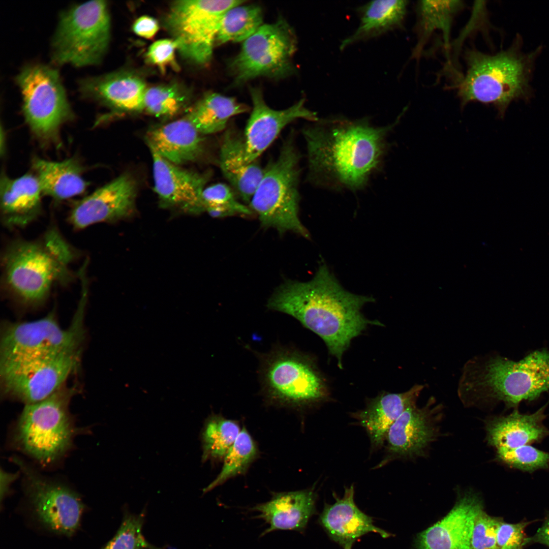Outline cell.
Here are the masks:
<instances>
[{
	"mask_svg": "<svg viewBox=\"0 0 549 549\" xmlns=\"http://www.w3.org/2000/svg\"><path fill=\"white\" fill-rule=\"evenodd\" d=\"M372 296L346 290L327 265H320L307 282L287 281L268 299V309L287 314L319 336L342 368V356L353 339L369 325H382L361 312Z\"/></svg>",
	"mask_w": 549,
	"mask_h": 549,
	"instance_id": "7a4b0ae2",
	"label": "cell"
},
{
	"mask_svg": "<svg viewBox=\"0 0 549 549\" xmlns=\"http://www.w3.org/2000/svg\"><path fill=\"white\" fill-rule=\"evenodd\" d=\"M263 24L260 7L256 5L235 6L222 16L216 43L220 45L230 42H243Z\"/></svg>",
	"mask_w": 549,
	"mask_h": 549,
	"instance_id": "d6a6232c",
	"label": "cell"
},
{
	"mask_svg": "<svg viewBox=\"0 0 549 549\" xmlns=\"http://www.w3.org/2000/svg\"><path fill=\"white\" fill-rule=\"evenodd\" d=\"M260 374L263 391L271 402L301 407L325 399V383L313 362L304 354L277 347L261 358Z\"/></svg>",
	"mask_w": 549,
	"mask_h": 549,
	"instance_id": "8fae6325",
	"label": "cell"
},
{
	"mask_svg": "<svg viewBox=\"0 0 549 549\" xmlns=\"http://www.w3.org/2000/svg\"><path fill=\"white\" fill-rule=\"evenodd\" d=\"M333 496L335 502L324 505L318 522L329 538L343 549H352L359 538L370 532L377 533L384 538L392 536L374 525L372 517L356 506L353 484L345 488L342 498Z\"/></svg>",
	"mask_w": 549,
	"mask_h": 549,
	"instance_id": "44dd1931",
	"label": "cell"
},
{
	"mask_svg": "<svg viewBox=\"0 0 549 549\" xmlns=\"http://www.w3.org/2000/svg\"><path fill=\"white\" fill-rule=\"evenodd\" d=\"M87 294L82 293L70 326L62 328L53 311L40 319L5 322L0 340V363L53 356L81 348Z\"/></svg>",
	"mask_w": 549,
	"mask_h": 549,
	"instance_id": "9c48e42d",
	"label": "cell"
},
{
	"mask_svg": "<svg viewBox=\"0 0 549 549\" xmlns=\"http://www.w3.org/2000/svg\"><path fill=\"white\" fill-rule=\"evenodd\" d=\"M15 81L25 121L33 134L43 142H56L60 127L74 117L58 70L43 64H28Z\"/></svg>",
	"mask_w": 549,
	"mask_h": 549,
	"instance_id": "30bf717a",
	"label": "cell"
},
{
	"mask_svg": "<svg viewBox=\"0 0 549 549\" xmlns=\"http://www.w3.org/2000/svg\"><path fill=\"white\" fill-rule=\"evenodd\" d=\"M294 138L293 134L288 136L277 159L264 168L249 207L263 227L274 228L280 234L291 231L309 238V231L299 218L300 156Z\"/></svg>",
	"mask_w": 549,
	"mask_h": 549,
	"instance_id": "52a82bcc",
	"label": "cell"
},
{
	"mask_svg": "<svg viewBox=\"0 0 549 549\" xmlns=\"http://www.w3.org/2000/svg\"><path fill=\"white\" fill-rule=\"evenodd\" d=\"M219 164L221 172L240 198L249 204L263 174L258 160L247 163L245 159L243 134L233 128H227L222 137Z\"/></svg>",
	"mask_w": 549,
	"mask_h": 549,
	"instance_id": "83f0119b",
	"label": "cell"
},
{
	"mask_svg": "<svg viewBox=\"0 0 549 549\" xmlns=\"http://www.w3.org/2000/svg\"><path fill=\"white\" fill-rule=\"evenodd\" d=\"M295 33L283 18L263 24L242 42L239 53L230 61L229 69L234 85L259 77L281 78L295 69L293 56L296 50Z\"/></svg>",
	"mask_w": 549,
	"mask_h": 549,
	"instance_id": "7c38bea8",
	"label": "cell"
},
{
	"mask_svg": "<svg viewBox=\"0 0 549 549\" xmlns=\"http://www.w3.org/2000/svg\"><path fill=\"white\" fill-rule=\"evenodd\" d=\"M530 543H539L549 546V517L533 536L528 537V544Z\"/></svg>",
	"mask_w": 549,
	"mask_h": 549,
	"instance_id": "ee69618b",
	"label": "cell"
},
{
	"mask_svg": "<svg viewBox=\"0 0 549 549\" xmlns=\"http://www.w3.org/2000/svg\"><path fill=\"white\" fill-rule=\"evenodd\" d=\"M248 110L234 98L212 93L205 96L185 117L201 134H212L225 131L230 118Z\"/></svg>",
	"mask_w": 549,
	"mask_h": 549,
	"instance_id": "4dcf8cb0",
	"label": "cell"
},
{
	"mask_svg": "<svg viewBox=\"0 0 549 549\" xmlns=\"http://www.w3.org/2000/svg\"><path fill=\"white\" fill-rule=\"evenodd\" d=\"M502 521L487 514L484 510L476 515L471 537L472 549H499L497 543V534L500 523Z\"/></svg>",
	"mask_w": 549,
	"mask_h": 549,
	"instance_id": "ab89813d",
	"label": "cell"
},
{
	"mask_svg": "<svg viewBox=\"0 0 549 549\" xmlns=\"http://www.w3.org/2000/svg\"><path fill=\"white\" fill-rule=\"evenodd\" d=\"M522 46L517 36L508 49L495 54L467 50L466 71L457 86L461 107L472 102L491 104L503 118L511 102L529 100L535 63L542 48L524 53Z\"/></svg>",
	"mask_w": 549,
	"mask_h": 549,
	"instance_id": "277c9868",
	"label": "cell"
},
{
	"mask_svg": "<svg viewBox=\"0 0 549 549\" xmlns=\"http://www.w3.org/2000/svg\"><path fill=\"white\" fill-rule=\"evenodd\" d=\"M496 449L497 459L510 468L529 473L549 468V452L530 445Z\"/></svg>",
	"mask_w": 549,
	"mask_h": 549,
	"instance_id": "f35d334b",
	"label": "cell"
},
{
	"mask_svg": "<svg viewBox=\"0 0 549 549\" xmlns=\"http://www.w3.org/2000/svg\"><path fill=\"white\" fill-rule=\"evenodd\" d=\"M548 404L533 413H521L515 408L509 414L489 419L485 425L487 443L497 449L541 442L549 436V429L543 424Z\"/></svg>",
	"mask_w": 549,
	"mask_h": 549,
	"instance_id": "cb8c5ba5",
	"label": "cell"
},
{
	"mask_svg": "<svg viewBox=\"0 0 549 549\" xmlns=\"http://www.w3.org/2000/svg\"><path fill=\"white\" fill-rule=\"evenodd\" d=\"M435 404V399L431 398L422 407L411 406L392 423L385 438V456L377 468L396 459L424 455L437 435V421L442 406Z\"/></svg>",
	"mask_w": 549,
	"mask_h": 549,
	"instance_id": "2e32d148",
	"label": "cell"
},
{
	"mask_svg": "<svg viewBox=\"0 0 549 549\" xmlns=\"http://www.w3.org/2000/svg\"><path fill=\"white\" fill-rule=\"evenodd\" d=\"M149 148L154 189L161 205L191 214L204 212L202 195L210 174L184 169Z\"/></svg>",
	"mask_w": 549,
	"mask_h": 549,
	"instance_id": "d6986e66",
	"label": "cell"
},
{
	"mask_svg": "<svg viewBox=\"0 0 549 549\" xmlns=\"http://www.w3.org/2000/svg\"><path fill=\"white\" fill-rule=\"evenodd\" d=\"M202 198L204 211L215 218L252 213L249 206L240 203L232 188L225 184L218 183L205 187Z\"/></svg>",
	"mask_w": 549,
	"mask_h": 549,
	"instance_id": "d590c367",
	"label": "cell"
},
{
	"mask_svg": "<svg viewBox=\"0 0 549 549\" xmlns=\"http://www.w3.org/2000/svg\"><path fill=\"white\" fill-rule=\"evenodd\" d=\"M383 127L367 118L319 119L306 127L308 179L317 185L356 191L364 187L380 167L387 150L386 137L399 122Z\"/></svg>",
	"mask_w": 549,
	"mask_h": 549,
	"instance_id": "6da1fadb",
	"label": "cell"
},
{
	"mask_svg": "<svg viewBox=\"0 0 549 549\" xmlns=\"http://www.w3.org/2000/svg\"><path fill=\"white\" fill-rule=\"evenodd\" d=\"M145 514L125 509L121 525L113 537L102 549H162L149 543L142 534Z\"/></svg>",
	"mask_w": 549,
	"mask_h": 549,
	"instance_id": "8d00e7d4",
	"label": "cell"
},
{
	"mask_svg": "<svg viewBox=\"0 0 549 549\" xmlns=\"http://www.w3.org/2000/svg\"><path fill=\"white\" fill-rule=\"evenodd\" d=\"M12 461L22 473L25 494L38 521L54 533L73 535L84 507L78 494L64 483L41 475L20 459L14 457Z\"/></svg>",
	"mask_w": 549,
	"mask_h": 549,
	"instance_id": "9a60e30c",
	"label": "cell"
},
{
	"mask_svg": "<svg viewBox=\"0 0 549 549\" xmlns=\"http://www.w3.org/2000/svg\"><path fill=\"white\" fill-rule=\"evenodd\" d=\"M110 34L106 2L74 5L59 15L51 43L52 62L76 67L97 65L108 48Z\"/></svg>",
	"mask_w": 549,
	"mask_h": 549,
	"instance_id": "ba28073f",
	"label": "cell"
},
{
	"mask_svg": "<svg viewBox=\"0 0 549 549\" xmlns=\"http://www.w3.org/2000/svg\"><path fill=\"white\" fill-rule=\"evenodd\" d=\"M77 390L65 384L45 399L25 405L12 432L13 447L45 467L62 459L79 432L69 410Z\"/></svg>",
	"mask_w": 549,
	"mask_h": 549,
	"instance_id": "8992f818",
	"label": "cell"
},
{
	"mask_svg": "<svg viewBox=\"0 0 549 549\" xmlns=\"http://www.w3.org/2000/svg\"><path fill=\"white\" fill-rule=\"evenodd\" d=\"M1 476V501L2 502L9 493L10 485L17 478L18 474L9 473L2 470Z\"/></svg>",
	"mask_w": 549,
	"mask_h": 549,
	"instance_id": "f6af8a7d",
	"label": "cell"
},
{
	"mask_svg": "<svg viewBox=\"0 0 549 549\" xmlns=\"http://www.w3.org/2000/svg\"><path fill=\"white\" fill-rule=\"evenodd\" d=\"M241 430L235 420L219 415L210 416L202 431V461L224 460Z\"/></svg>",
	"mask_w": 549,
	"mask_h": 549,
	"instance_id": "836d02e7",
	"label": "cell"
},
{
	"mask_svg": "<svg viewBox=\"0 0 549 549\" xmlns=\"http://www.w3.org/2000/svg\"><path fill=\"white\" fill-rule=\"evenodd\" d=\"M185 96L175 85H159L146 89L144 109L160 117H169L178 114L185 107Z\"/></svg>",
	"mask_w": 549,
	"mask_h": 549,
	"instance_id": "74e56055",
	"label": "cell"
},
{
	"mask_svg": "<svg viewBox=\"0 0 549 549\" xmlns=\"http://www.w3.org/2000/svg\"><path fill=\"white\" fill-rule=\"evenodd\" d=\"M483 509L479 496L465 493L443 518L417 535L413 549H472L475 518Z\"/></svg>",
	"mask_w": 549,
	"mask_h": 549,
	"instance_id": "ffe728a7",
	"label": "cell"
},
{
	"mask_svg": "<svg viewBox=\"0 0 549 549\" xmlns=\"http://www.w3.org/2000/svg\"><path fill=\"white\" fill-rule=\"evenodd\" d=\"M137 183L123 174L75 203L69 215L74 228L82 229L101 222H113L134 211Z\"/></svg>",
	"mask_w": 549,
	"mask_h": 549,
	"instance_id": "ac0fdd59",
	"label": "cell"
},
{
	"mask_svg": "<svg viewBox=\"0 0 549 549\" xmlns=\"http://www.w3.org/2000/svg\"><path fill=\"white\" fill-rule=\"evenodd\" d=\"M177 49L174 40L163 39L154 42L149 47L147 58L149 62L164 72L168 66L175 69L177 67L175 59V50Z\"/></svg>",
	"mask_w": 549,
	"mask_h": 549,
	"instance_id": "b9f144b4",
	"label": "cell"
},
{
	"mask_svg": "<svg viewBox=\"0 0 549 549\" xmlns=\"http://www.w3.org/2000/svg\"><path fill=\"white\" fill-rule=\"evenodd\" d=\"M146 90L140 78L126 73L90 76L78 82V90L82 98L126 111L144 109Z\"/></svg>",
	"mask_w": 549,
	"mask_h": 549,
	"instance_id": "7402d4cb",
	"label": "cell"
},
{
	"mask_svg": "<svg viewBox=\"0 0 549 549\" xmlns=\"http://www.w3.org/2000/svg\"><path fill=\"white\" fill-rule=\"evenodd\" d=\"M81 351L80 348L53 356L0 363L2 394L25 405L45 399L77 370Z\"/></svg>",
	"mask_w": 549,
	"mask_h": 549,
	"instance_id": "5bb4252c",
	"label": "cell"
},
{
	"mask_svg": "<svg viewBox=\"0 0 549 549\" xmlns=\"http://www.w3.org/2000/svg\"><path fill=\"white\" fill-rule=\"evenodd\" d=\"M423 384H415L402 393H383L371 400L366 407L353 414L369 437L372 447L384 445L387 433L392 423L408 407L416 404Z\"/></svg>",
	"mask_w": 549,
	"mask_h": 549,
	"instance_id": "4316f807",
	"label": "cell"
},
{
	"mask_svg": "<svg viewBox=\"0 0 549 549\" xmlns=\"http://www.w3.org/2000/svg\"><path fill=\"white\" fill-rule=\"evenodd\" d=\"M250 94L252 110L243 133L245 159L248 163L258 160L291 123L300 118L318 120L316 113L304 106L303 99L286 109L276 110L266 104L259 88H250Z\"/></svg>",
	"mask_w": 549,
	"mask_h": 549,
	"instance_id": "e0dca14e",
	"label": "cell"
},
{
	"mask_svg": "<svg viewBox=\"0 0 549 549\" xmlns=\"http://www.w3.org/2000/svg\"><path fill=\"white\" fill-rule=\"evenodd\" d=\"M186 117L154 127L146 134L148 146L175 165L195 162L205 152L204 139Z\"/></svg>",
	"mask_w": 549,
	"mask_h": 549,
	"instance_id": "d4e9b609",
	"label": "cell"
},
{
	"mask_svg": "<svg viewBox=\"0 0 549 549\" xmlns=\"http://www.w3.org/2000/svg\"><path fill=\"white\" fill-rule=\"evenodd\" d=\"M0 191L1 218L6 226L24 227L40 215L42 193L35 175L11 178L2 174Z\"/></svg>",
	"mask_w": 549,
	"mask_h": 549,
	"instance_id": "484cf974",
	"label": "cell"
},
{
	"mask_svg": "<svg viewBox=\"0 0 549 549\" xmlns=\"http://www.w3.org/2000/svg\"><path fill=\"white\" fill-rule=\"evenodd\" d=\"M74 257L73 249L55 227L39 239L12 241L2 257L5 286L24 304H40L54 285L70 280Z\"/></svg>",
	"mask_w": 549,
	"mask_h": 549,
	"instance_id": "5b68a950",
	"label": "cell"
},
{
	"mask_svg": "<svg viewBox=\"0 0 549 549\" xmlns=\"http://www.w3.org/2000/svg\"><path fill=\"white\" fill-rule=\"evenodd\" d=\"M548 390L549 351L545 349L518 361L496 355L475 356L464 365L458 388L467 406L500 402L508 408L535 401Z\"/></svg>",
	"mask_w": 549,
	"mask_h": 549,
	"instance_id": "3957f363",
	"label": "cell"
},
{
	"mask_svg": "<svg viewBox=\"0 0 549 549\" xmlns=\"http://www.w3.org/2000/svg\"><path fill=\"white\" fill-rule=\"evenodd\" d=\"M463 7L460 1H421L417 7L418 42L412 57H419L425 43L437 30L443 35L445 46H449V38L453 17Z\"/></svg>",
	"mask_w": 549,
	"mask_h": 549,
	"instance_id": "1f68e13d",
	"label": "cell"
},
{
	"mask_svg": "<svg viewBox=\"0 0 549 549\" xmlns=\"http://www.w3.org/2000/svg\"><path fill=\"white\" fill-rule=\"evenodd\" d=\"M317 494L313 489L274 493L267 502L255 505L252 511L259 512L269 527L261 536L275 530L303 532L310 518L316 513Z\"/></svg>",
	"mask_w": 549,
	"mask_h": 549,
	"instance_id": "603a6c76",
	"label": "cell"
},
{
	"mask_svg": "<svg viewBox=\"0 0 549 549\" xmlns=\"http://www.w3.org/2000/svg\"><path fill=\"white\" fill-rule=\"evenodd\" d=\"M239 0H186L175 2L166 20L177 49L187 59L203 65L211 58L220 22Z\"/></svg>",
	"mask_w": 549,
	"mask_h": 549,
	"instance_id": "4fadbf2b",
	"label": "cell"
},
{
	"mask_svg": "<svg viewBox=\"0 0 549 549\" xmlns=\"http://www.w3.org/2000/svg\"><path fill=\"white\" fill-rule=\"evenodd\" d=\"M35 172L42 194L63 200L82 194L87 183L82 176V168L73 158L60 162L39 158L33 159Z\"/></svg>",
	"mask_w": 549,
	"mask_h": 549,
	"instance_id": "f1b7e54d",
	"label": "cell"
},
{
	"mask_svg": "<svg viewBox=\"0 0 549 549\" xmlns=\"http://www.w3.org/2000/svg\"><path fill=\"white\" fill-rule=\"evenodd\" d=\"M133 29L137 35L150 39L158 32L159 24L157 21L152 17L143 16L135 21L133 25Z\"/></svg>",
	"mask_w": 549,
	"mask_h": 549,
	"instance_id": "7bdbcfd3",
	"label": "cell"
},
{
	"mask_svg": "<svg viewBox=\"0 0 549 549\" xmlns=\"http://www.w3.org/2000/svg\"><path fill=\"white\" fill-rule=\"evenodd\" d=\"M530 523L522 522L516 524H510L503 520L499 524L497 534V543L499 549H523L528 544V537L525 530Z\"/></svg>",
	"mask_w": 549,
	"mask_h": 549,
	"instance_id": "60d3db41",
	"label": "cell"
},
{
	"mask_svg": "<svg viewBox=\"0 0 549 549\" xmlns=\"http://www.w3.org/2000/svg\"><path fill=\"white\" fill-rule=\"evenodd\" d=\"M258 454L256 444L250 434L242 428L224 458L222 468L217 477L203 490L206 493L228 480L246 473Z\"/></svg>",
	"mask_w": 549,
	"mask_h": 549,
	"instance_id": "e575fe53",
	"label": "cell"
},
{
	"mask_svg": "<svg viewBox=\"0 0 549 549\" xmlns=\"http://www.w3.org/2000/svg\"><path fill=\"white\" fill-rule=\"evenodd\" d=\"M408 5L407 1L377 0L358 8L359 25L353 34L343 40L340 49L401 27Z\"/></svg>",
	"mask_w": 549,
	"mask_h": 549,
	"instance_id": "f546056e",
	"label": "cell"
}]
</instances>
